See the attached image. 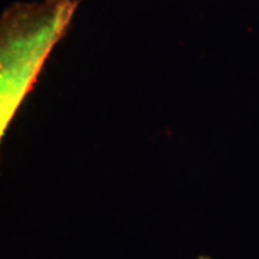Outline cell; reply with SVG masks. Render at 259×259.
Segmentation results:
<instances>
[{
  "instance_id": "1",
  "label": "cell",
  "mask_w": 259,
  "mask_h": 259,
  "mask_svg": "<svg viewBox=\"0 0 259 259\" xmlns=\"http://www.w3.org/2000/svg\"><path fill=\"white\" fill-rule=\"evenodd\" d=\"M80 0L16 3L0 19V138H4Z\"/></svg>"
},
{
  "instance_id": "2",
  "label": "cell",
  "mask_w": 259,
  "mask_h": 259,
  "mask_svg": "<svg viewBox=\"0 0 259 259\" xmlns=\"http://www.w3.org/2000/svg\"><path fill=\"white\" fill-rule=\"evenodd\" d=\"M197 259H211V258L208 257V255H200V257H198Z\"/></svg>"
}]
</instances>
